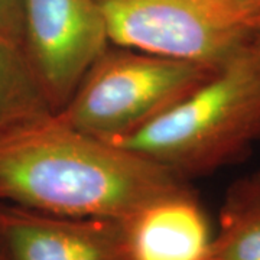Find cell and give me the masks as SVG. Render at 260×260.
Segmentation results:
<instances>
[{
  "label": "cell",
  "mask_w": 260,
  "mask_h": 260,
  "mask_svg": "<svg viewBox=\"0 0 260 260\" xmlns=\"http://www.w3.org/2000/svg\"><path fill=\"white\" fill-rule=\"evenodd\" d=\"M188 189L171 169L74 129L55 113L0 121V203L126 220Z\"/></svg>",
  "instance_id": "cell-1"
},
{
  "label": "cell",
  "mask_w": 260,
  "mask_h": 260,
  "mask_svg": "<svg viewBox=\"0 0 260 260\" xmlns=\"http://www.w3.org/2000/svg\"><path fill=\"white\" fill-rule=\"evenodd\" d=\"M260 142V70L247 49L184 100L123 139L184 179L237 162Z\"/></svg>",
  "instance_id": "cell-2"
},
{
  "label": "cell",
  "mask_w": 260,
  "mask_h": 260,
  "mask_svg": "<svg viewBox=\"0 0 260 260\" xmlns=\"http://www.w3.org/2000/svg\"><path fill=\"white\" fill-rule=\"evenodd\" d=\"M218 70L110 45L55 114L83 133L116 142L158 119Z\"/></svg>",
  "instance_id": "cell-3"
},
{
  "label": "cell",
  "mask_w": 260,
  "mask_h": 260,
  "mask_svg": "<svg viewBox=\"0 0 260 260\" xmlns=\"http://www.w3.org/2000/svg\"><path fill=\"white\" fill-rule=\"evenodd\" d=\"M110 45L223 68L249 48L251 28L221 0H95Z\"/></svg>",
  "instance_id": "cell-4"
},
{
  "label": "cell",
  "mask_w": 260,
  "mask_h": 260,
  "mask_svg": "<svg viewBox=\"0 0 260 260\" xmlns=\"http://www.w3.org/2000/svg\"><path fill=\"white\" fill-rule=\"evenodd\" d=\"M25 51L58 112L110 47L95 0H22Z\"/></svg>",
  "instance_id": "cell-5"
},
{
  "label": "cell",
  "mask_w": 260,
  "mask_h": 260,
  "mask_svg": "<svg viewBox=\"0 0 260 260\" xmlns=\"http://www.w3.org/2000/svg\"><path fill=\"white\" fill-rule=\"evenodd\" d=\"M6 260H130L124 220L71 217L0 203Z\"/></svg>",
  "instance_id": "cell-6"
},
{
  "label": "cell",
  "mask_w": 260,
  "mask_h": 260,
  "mask_svg": "<svg viewBox=\"0 0 260 260\" xmlns=\"http://www.w3.org/2000/svg\"><path fill=\"white\" fill-rule=\"evenodd\" d=\"M124 224L130 260H205L213 239L192 189L152 201Z\"/></svg>",
  "instance_id": "cell-7"
},
{
  "label": "cell",
  "mask_w": 260,
  "mask_h": 260,
  "mask_svg": "<svg viewBox=\"0 0 260 260\" xmlns=\"http://www.w3.org/2000/svg\"><path fill=\"white\" fill-rule=\"evenodd\" d=\"M205 260H260V172L227 189Z\"/></svg>",
  "instance_id": "cell-8"
},
{
  "label": "cell",
  "mask_w": 260,
  "mask_h": 260,
  "mask_svg": "<svg viewBox=\"0 0 260 260\" xmlns=\"http://www.w3.org/2000/svg\"><path fill=\"white\" fill-rule=\"evenodd\" d=\"M55 113L25 48L0 34V121Z\"/></svg>",
  "instance_id": "cell-9"
},
{
  "label": "cell",
  "mask_w": 260,
  "mask_h": 260,
  "mask_svg": "<svg viewBox=\"0 0 260 260\" xmlns=\"http://www.w3.org/2000/svg\"><path fill=\"white\" fill-rule=\"evenodd\" d=\"M0 34L25 48L22 0H0Z\"/></svg>",
  "instance_id": "cell-10"
},
{
  "label": "cell",
  "mask_w": 260,
  "mask_h": 260,
  "mask_svg": "<svg viewBox=\"0 0 260 260\" xmlns=\"http://www.w3.org/2000/svg\"><path fill=\"white\" fill-rule=\"evenodd\" d=\"M236 16L257 30L260 26V0H221Z\"/></svg>",
  "instance_id": "cell-11"
},
{
  "label": "cell",
  "mask_w": 260,
  "mask_h": 260,
  "mask_svg": "<svg viewBox=\"0 0 260 260\" xmlns=\"http://www.w3.org/2000/svg\"><path fill=\"white\" fill-rule=\"evenodd\" d=\"M247 52H249V55L253 59V62L257 65L260 70V26L256 30L253 39H251L250 45L247 48Z\"/></svg>",
  "instance_id": "cell-12"
},
{
  "label": "cell",
  "mask_w": 260,
  "mask_h": 260,
  "mask_svg": "<svg viewBox=\"0 0 260 260\" xmlns=\"http://www.w3.org/2000/svg\"><path fill=\"white\" fill-rule=\"evenodd\" d=\"M0 260H6V257H5V254H3L2 249H0Z\"/></svg>",
  "instance_id": "cell-13"
}]
</instances>
